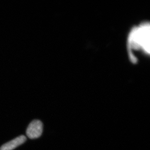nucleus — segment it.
<instances>
[{
  "mask_svg": "<svg viewBox=\"0 0 150 150\" xmlns=\"http://www.w3.org/2000/svg\"><path fill=\"white\" fill-rule=\"evenodd\" d=\"M150 23L143 21L131 29L126 40V51L130 61L139 62L140 57L150 54Z\"/></svg>",
  "mask_w": 150,
  "mask_h": 150,
  "instance_id": "obj_1",
  "label": "nucleus"
},
{
  "mask_svg": "<svg viewBox=\"0 0 150 150\" xmlns=\"http://www.w3.org/2000/svg\"><path fill=\"white\" fill-rule=\"evenodd\" d=\"M42 132V122L40 120H35L29 125L26 130V134L29 139H38L41 136Z\"/></svg>",
  "mask_w": 150,
  "mask_h": 150,
  "instance_id": "obj_2",
  "label": "nucleus"
},
{
  "mask_svg": "<svg viewBox=\"0 0 150 150\" xmlns=\"http://www.w3.org/2000/svg\"><path fill=\"white\" fill-rule=\"evenodd\" d=\"M26 140V137L23 135L18 136L10 142L3 145L0 148V150H13L17 147L21 145Z\"/></svg>",
  "mask_w": 150,
  "mask_h": 150,
  "instance_id": "obj_3",
  "label": "nucleus"
}]
</instances>
